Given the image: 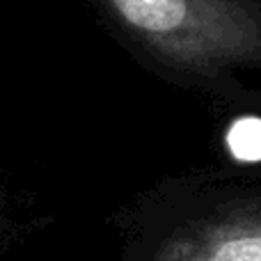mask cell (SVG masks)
<instances>
[{
  "label": "cell",
  "mask_w": 261,
  "mask_h": 261,
  "mask_svg": "<svg viewBox=\"0 0 261 261\" xmlns=\"http://www.w3.org/2000/svg\"><path fill=\"white\" fill-rule=\"evenodd\" d=\"M158 261H261V213H234L165 241Z\"/></svg>",
  "instance_id": "obj_1"
},
{
  "label": "cell",
  "mask_w": 261,
  "mask_h": 261,
  "mask_svg": "<svg viewBox=\"0 0 261 261\" xmlns=\"http://www.w3.org/2000/svg\"><path fill=\"white\" fill-rule=\"evenodd\" d=\"M130 25L151 35H167L186 23V0H113Z\"/></svg>",
  "instance_id": "obj_2"
},
{
  "label": "cell",
  "mask_w": 261,
  "mask_h": 261,
  "mask_svg": "<svg viewBox=\"0 0 261 261\" xmlns=\"http://www.w3.org/2000/svg\"><path fill=\"white\" fill-rule=\"evenodd\" d=\"M227 147L239 161H261V119L245 117L234 122V126L227 133Z\"/></svg>",
  "instance_id": "obj_3"
}]
</instances>
